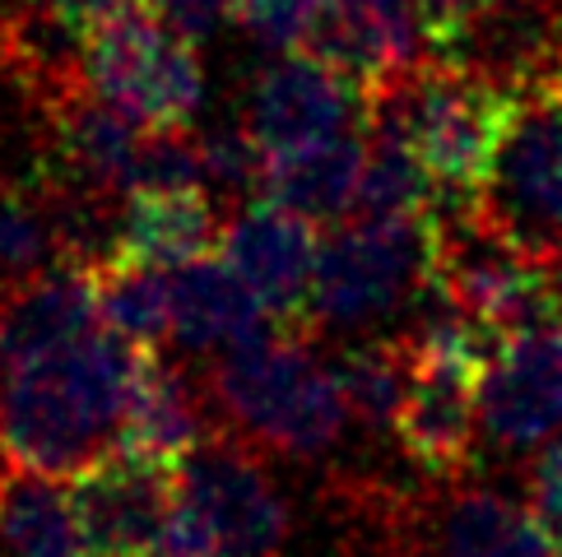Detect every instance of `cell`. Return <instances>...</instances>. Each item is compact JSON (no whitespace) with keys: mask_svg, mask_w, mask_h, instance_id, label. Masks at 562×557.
<instances>
[{"mask_svg":"<svg viewBox=\"0 0 562 557\" xmlns=\"http://www.w3.org/2000/svg\"><path fill=\"white\" fill-rule=\"evenodd\" d=\"M5 465H10V461H5V451H0V469H5Z\"/></svg>","mask_w":562,"mask_h":557,"instance_id":"28","label":"cell"},{"mask_svg":"<svg viewBox=\"0 0 562 557\" xmlns=\"http://www.w3.org/2000/svg\"><path fill=\"white\" fill-rule=\"evenodd\" d=\"M131 5H139V0H14L19 14L37 19L43 29L70 37V43H85L93 29H103L108 19L126 14Z\"/></svg>","mask_w":562,"mask_h":557,"instance_id":"23","label":"cell"},{"mask_svg":"<svg viewBox=\"0 0 562 557\" xmlns=\"http://www.w3.org/2000/svg\"><path fill=\"white\" fill-rule=\"evenodd\" d=\"M358 172H363V126L312 139L303 149L270 154L266 201L312 218V224H345L353 209Z\"/></svg>","mask_w":562,"mask_h":557,"instance_id":"15","label":"cell"},{"mask_svg":"<svg viewBox=\"0 0 562 557\" xmlns=\"http://www.w3.org/2000/svg\"><path fill=\"white\" fill-rule=\"evenodd\" d=\"M437 209V182L405 139L363 122V172L349 218H414Z\"/></svg>","mask_w":562,"mask_h":557,"instance_id":"17","label":"cell"},{"mask_svg":"<svg viewBox=\"0 0 562 557\" xmlns=\"http://www.w3.org/2000/svg\"><path fill=\"white\" fill-rule=\"evenodd\" d=\"M177 492L200 515L214 557H284L293 539V511L279 484L260 469V455L210 436L177 465Z\"/></svg>","mask_w":562,"mask_h":557,"instance_id":"7","label":"cell"},{"mask_svg":"<svg viewBox=\"0 0 562 557\" xmlns=\"http://www.w3.org/2000/svg\"><path fill=\"white\" fill-rule=\"evenodd\" d=\"M164 274H168V340H177L187 353L214 357L274 326L270 311L260 307V297L218 251H200L191 261L168 265Z\"/></svg>","mask_w":562,"mask_h":557,"instance_id":"12","label":"cell"},{"mask_svg":"<svg viewBox=\"0 0 562 557\" xmlns=\"http://www.w3.org/2000/svg\"><path fill=\"white\" fill-rule=\"evenodd\" d=\"M335 382L345 390L349 418L363 432H391L395 413L405 405L414 353L405 334H381V340H358L335 357Z\"/></svg>","mask_w":562,"mask_h":557,"instance_id":"19","label":"cell"},{"mask_svg":"<svg viewBox=\"0 0 562 557\" xmlns=\"http://www.w3.org/2000/svg\"><path fill=\"white\" fill-rule=\"evenodd\" d=\"M432 209L414 218H345L316 251L307 334H358L391 321L414 297L432 293Z\"/></svg>","mask_w":562,"mask_h":557,"instance_id":"4","label":"cell"},{"mask_svg":"<svg viewBox=\"0 0 562 557\" xmlns=\"http://www.w3.org/2000/svg\"><path fill=\"white\" fill-rule=\"evenodd\" d=\"M98 316L135 349H164L168 340V274L131 255H98L89 265Z\"/></svg>","mask_w":562,"mask_h":557,"instance_id":"18","label":"cell"},{"mask_svg":"<svg viewBox=\"0 0 562 557\" xmlns=\"http://www.w3.org/2000/svg\"><path fill=\"white\" fill-rule=\"evenodd\" d=\"M316 251L321 242L312 218L284 209L279 201H266V195L237 209L218 237V255L243 274V284L270 311V321L293 330H307Z\"/></svg>","mask_w":562,"mask_h":557,"instance_id":"10","label":"cell"},{"mask_svg":"<svg viewBox=\"0 0 562 557\" xmlns=\"http://www.w3.org/2000/svg\"><path fill=\"white\" fill-rule=\"evenodd\" d=\"M145 349L108 326L0 363V451L19 469L75 479L122 451Z\"/></svg>","mask_w":562,"mask_h":557,"instance_id":"1","label":"cell"},{"mask_svg":"<svg viewBox=\"0 0 562 557\" xmlns=\"http://www.w3.org/2000/svg\"><path fill=\"white\" fill-rule=\"evenodd\" d=\"M553 548H558V557H562V530H558V534H553Z\"/></svg>","mask_w":562,"mask_h":557,"instance_id":"27","label":"cell"},{"mask_svg":"<svg viewBox=\"0 0 562 557\" xmlns=\"http://www.w3.org/2000/svg\"><path fill=\"white\" fill-rule=\"evenodd\" d=\"M228 218L200 186H145L131 191L116 209L112 251L168 270L200 251H218Z\"/></svg>","mask_w":562,"mask_h":557,"instance_id":"14","label":"cell"},{"mask_svg":"<svg viewBox=\"0 0 562 557\" xmlns=\"http://www.w3.org/2000/svg\"><path fill=\"white\" fill-rule=\"evenodd\" d=\"M139 5L195 47L210 43L218 29L237 24V0H139Z\"/></svg>","mask_w":562,"mask_h":557,"instance_id":"24","label":"cell"},{"mask_svg":"<svg viewBox=\"0 0 562 557\" xmlns=\"http://www.w3.org/2000/svg\"><path fill=\"white\" fill-rule=\"evenodd\" d=\"M479 209L539 261L562 251V79L512 93Z\"/></svg>","mask_w":562,"mask_h":557,"instance_id":"6","label":"cell"},{"mask_svg":"<svg viewBox=\"0 0 562 557\" xmlns=\"http://www.w3.org/2000/svg\"><path fill=\"white\" fill-rule=\"evenodd\" d=\"M321 0H237V24L260 52H297L316 29Z\"/></svg>","mask_w":562,"mask_h":557,"instance_id":"22","label":"cell"},{"mask_svg":"<svg viewBox=\"0 0 562 557\" xmlns=\"http://www.w3.org/2000/svg\"><path fill=\"white\" fill-rule=\"evenodd\" d=\"M526 502L535 507V515L553 534L562 530V432L539 446L535 465H530V497H526Z\"/></svg>","mask_w":562,"mask_h":557,"instance_id":"25","label":"cell"},{"mask_svg":"<svg viewBox=\"0 0 562 557\" xmlns=\"http://www.w3.org/2000/svg\"><path fill=\"white\" fill-rule=\"evenodd\" d=\"M544 270H549V297H553V316L562 321V251H558V255H549V261H544Z\"/></svg>","mask_w":562,"mask_h":557,"instance_id":"26","label":"cell"},{"mask_svg":"<svg viewBox=\"0 0 562 557\" xmlns=\"http://www.w3.org/2000/svg\"><path fill=\"white\" fill-rule=\"evenodd\" d=\"M316 334L266 326L251 340L210 357L200 372L214 432L279 461H321L353 428L335 367L312 349Z\"/></svg>","mask_w":562,"mask_h":557,"instance_id":"2","label":"cell"},{"mask_svg":"<svg viewBox=\"0 0 562 557\" xmlns=\"http://www.w3.org/2000/svg\"><path fill=\"white\" fill-rule=\"evenodd\" d=\"M512 93L456 56L409 66L368 89L363 122L395 130L424 158L437 182V205H474L488 182L493 149Z\"/></svg>","mask_w":562,"mask_h":557,"instance_id":"3","label":"cell"},{"mask_svg":"<svg viewBox=\"0 0 562 557\" xmlns=\"http://www.w3.org/2000/svg\"><path fill=\"white\" fill-rule=\"evenodd\" d=\"M376 5L395 14L432 56H451L488 10V0H376Z\"/></svg>","mask_w":562,"mask_h":557,"instance_id":"21","label":"cell"},{"mask_svg":"<svg viewBox=\"0 0 562 557\" xmlns=\"http://www.w3.org/2000/svg\"><path fill=\"white\" fill-rule=\"evenodd\" d=\"M363 116L368 89L312 52H279L266 70H256L243 103V126L266 154H289L312 139L353 130Z\"/></svg>","mask_w":562,"mask_h":557,"instance_id":"9","label":"cell"},{"mask_svg":"<svg viewBox=\"0 0 562 557\" xmlns=\"http://www.w3.org/2000/svg\"><path fill=\"white\" fill-rule=\"evenodd\" d=\"M79 70L98 98L135 116L145 130H187L205 103L195 43L158 24L145 5H131L93 29L79 43Z\"/></svg>","mask_w":562,"mask_h":557,"instance_id":"5","label":"cell"},{"mask_svg":"<svg viewBox=\"0 0 562 557\" xmlns=\"http://www.w3.org/2000/svg\"><path fill=\"white\" fill-rule=\"evenodd\" d=\"M177 469L116 451L70 479V502L89 557H149L168 521Z\"/></svg>","mask_w":562,"mask_h":557,"instance_id":"11","label":"cell"},{"mask_svg":"<svg viewBox=\"0 0 562 557\" xmlns=\"http://www.w3.org/2000/svg\"><path fill=\"white\" fill-rule=\"evenodd\" d=\"M0 553L5 557H89L70 484L37 469H0Z\"/></svg>","mask_w":562,"mask_h":557,"instance_id":"16","label":"cell"},{"mask_svg":"<svg viewBox=\"0 0 562 557\" xmlns=\"http://www.w3.org/2000/svg\"><path fill=\"white\" fill-rule=\"evenodd\" d=\"M210 436H214V413L205 382L182 372L172 357H164V349H145L122 423V451L177 469Z\"/></svg>","mask_w":562,"mask_h":557,"instance_id":"13","label":"cell"},{"mask_svg":"<svg viewBox=\"0 0 562 557\" xmlns=\"http://www.w3.org/2000/svg\"><path fill=\"white\" fill-rule=\"evenodd\" d=\"M562 432V321L497 340L479 372V436L497 451H539Z\"/></svg>","mask_w":562,"mask_h":557,"instance_id":"8","label":"cell"},{"mask_svg":"<svg viewBox=\"0 0 562 557\" xmlns=\"http://www.w3.org/2000/svg\"><path fill=\"white\" fill-rule=\"evenodd\" d=\"M266 168L270 154L256 145V135L243 122L200 135V191L218 205L224 218L266 195Z\"/></svg>","mask_w":562,"mask_h":557,"instance_id":"20","label":"cell"}]
</instances>
